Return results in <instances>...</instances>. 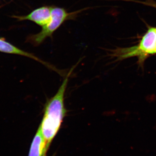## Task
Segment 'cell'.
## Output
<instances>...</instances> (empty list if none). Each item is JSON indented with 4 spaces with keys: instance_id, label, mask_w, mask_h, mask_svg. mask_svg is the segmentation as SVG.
<instances>
[{
    "instance_id": "6",
    "label": "cell",
    "mask_w": 156,
    "mask_h": 156,
    "mask_svg": "<svg viewBox=\"0 0 156 156\" xmlns=\"http://www.w3.org/2000/svg\"><path fill=\"white\" fill-rule=\"evenodd\" d=\"M48 150L44 138L39 127L31 145L28 156H45Z\"/></svg>"
},
{
    "instance_id": "5",
    "label": "cell",
    "mask_w": 156,
    "mask_h": 156,
    "mask_svg": "<svg viewBox=\"0 0 156 156\" xmlns=\"http://www.w3.org/2000/svg\"><path fill=\"white\" fill-rule=\"evenodd\" d=\"M0 52L3 53H10V54H17V55H21V56H26L32 58L34 60H36L42 64L48 66L49 68L52 69H55L53 68V66L48 64L47 62L43 61L41 59H39L37 57L33 55L31 53H27L25 51L20 50L17 47H15L14 45L11 44L10 43L6 42L3 39L0 38Z\"/></svg>"
},
{
    "instance_id": "1",
    "label": "cell",
    "mask_w": 156,
    "mask_h": 156,
    "mask_svg": "<svg viewBox=\"0 0 156 156\" xmlns=\"http://www.w3.org/2000/svg\"><path fill=\"white\" fill-rule=\"evenodd\" d=\"M74 67L71 69L59 87L58 92L46 103L41 123L39 126L48 149L50 143L58 133L66 113L64 97L69 78Z\"/></svg>"
},
{
    "instance_id": "4",
    "label": "cell",
    "mask_w": 156,
    "mask_h": 156,
    "mask_svg": "<svg viewBox=\"0 0 156 156\" xmlns=\"http://www.w3.org/2000/svg\"><path fill=\"white\" fill-rule=\"evenodd\" d=\"M52 7L44 6L34 10L26 16H14L19 20H28L33 21L40 26H44L51 20Z\"/></svg>"
},
{
    "instance_id": "2",
    "label": "cell",
    "mask_w": 156,
    "mask_h": 156,
    "mask_svg": "<svg viewBox=\"0 0 156 156\" xmlns=\"http://www.w3.org/2000/svg\"><path fill=\"white\" fill-rule=\"evenodd\" d=\"M87 9L88 8H86L69 13L63 8L52 7V17L50 22L42 27V30L39 33L29 37L28 41L35 46L41 45L47 38H53L54 32L57 30L65 21L69 20H73L83 10Z\"/></svg>"
},
{
    "instance_id": "7",
    "label": "cell",
    "mask_w": 156,
    "mask_h": 156,
    "mask_svg": "<svg viewBox=\"0 0 156 156\" xmlns=\"http://www.w3.org/2000/svg\"><path fill=\"white\" fill-rule=\"evenodd\" d=\"M136 2L141 3V4H143V5H148L151 6V7H153V8H156V2H154L153 0H146V2Z\"/></svg>"
},
{
    "instance_id": "3",
    "label": "cell",
    "mask_w": 156,
    "mask_h": 156,
    "mask_svg": "<svg viewBox=\"0 0 156 156\" xmlns=\"http://www.w3.org/2000/svg\"><path fill=\"white\" fill-rule=\"evenodd\" d=\"M156 53V27H150L143 37L138 46L129 48H119L117 55L120 59L137 56L143 61L146 56Z\"/></svg>"
}]
</instances>
